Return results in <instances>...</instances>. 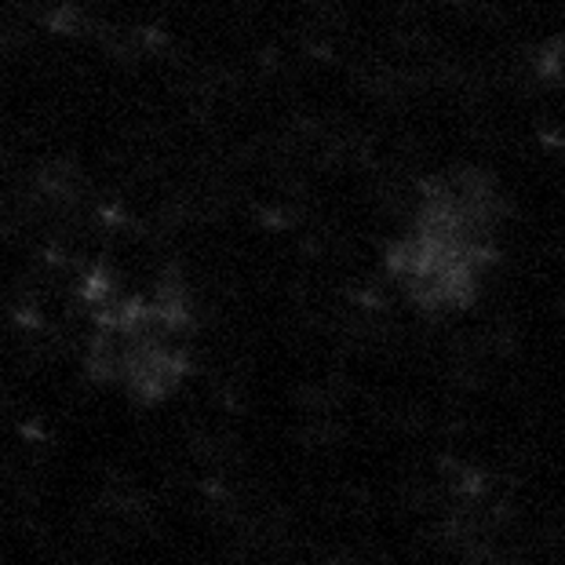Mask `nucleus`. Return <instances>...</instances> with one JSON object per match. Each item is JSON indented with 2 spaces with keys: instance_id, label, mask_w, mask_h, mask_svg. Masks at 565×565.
Returning <instances> with one entry per match:
<instances>
[{
  "instance_id": "f257e3e1",
  "label": "nucleus",
  "mask_w": 565,
  "mask_h": 565,
  "mask_svg": "<svg viewBox=\"0 0 565 565\" xmlns=\"http://www.w3.org/2000/svg\"><path fill=\"white\" fill-rule=\"evenodd\" d=\"M44 299L74 387L117 416H172L209 376V303L175 263L88 252L47 278Z\"/></svg>"
},
{
  "instance_id": "f03ea898",
  "label": "nucleus",
  "mask_w": 565,
  "mask_h": 565,
  "mask_svg": "<svg viewBox=\"0 0 565 565\" xmlns=\"http://www.w3.org/2000/svg\"><path fill=\"white\" fill-rule=\"evenodd\" d=\"M519 198L486 161L445 158L405 186L376 242V281L405 321L460 329L511 274Z\"/></svg>"
}]
</instances>
